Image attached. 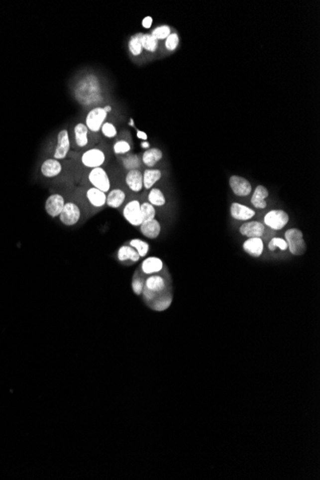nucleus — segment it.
Segmentation results:
<instances>
[{"label":"nucleus","mask_w":320,"mask_h":480,"mask_svg":"<svg viewBox=\"0 0 320 480\" xmlns=\"http://www.w3.org/2000/svg\"><path fill=\"white\" fill-rule=\"evenodd\" d=\"M165 290L166 280L161 275L152 274L149 275V277L145 280L144 290L142 293L144 295V299L147 302H153L157 298V295L162 293Z\"/></svg>","instance_id":"1"},{"label":"nucleus","mask_w":320,"mask_h":480,"mask_svg":"<svg viewBox=\"0 0 320 480\" xmlns=\"http://www.w3.org/2000/svg\"><path fill=\"white\" fill-rule=\"evenodd\" d=\"M288 249L295 256H302L307 251V244L303 232L298 228H290L285 232Z\"/></svg>","instance_id":"2"},{"label":"nucleus","mask_w":320,"mask_h":480,"mask_svg":"<svg viewBox=\"0 0 320 480\" xmlns=\"http://www.w3.org/2000/svg\"><path fill=\"white\" fill-rule=\"evenodd\" d=\"M290 221L289 214L281 209H272L264 217V225L268 228L278 231L285 228Z\"/></svg>","instance_id":"3"},{"label":"nucleus","mask_w":320,"mask_h":480,"mask_svg":"<svg viewBox=\"0 0 320 480\" xmlns=\"http://www.w3.org/2000/svg\"><path fill=\"white\" fill-rule=\"evenodd\" d=\"M89 181L94 188L101 190L105 193H108L110 191V179L106 170L102 167L90 170Z\"/></svg>","instance_id":"4"},{"label":"nucleus","mask_w":320,"mask_h":480,"mask_svg":"<svg viewBox=\"0 0 320 480\" xmlns=\"http://www.w3.org/2000/svg\"><path fill=\"white\" fill-rule=\"evenodd\" d=\"M107 114L104 108H94L86 117V126L91 132H98L101 130L103 124L106 122Z\"/></svg>","instance_id":"5"},{"label":"nucleus","mask_w":320,"mask_h":480,"mask_svg":"<svg viewBox=\"0 0 320 480\" xmlns=\"http://www.w3.org/2000/svg\"><path fill=\"white\" fill-rule=\"evenodd\" d=\"M59 219L61 223L66 227L75 226L81 219V209L74 202H65L64 209L59 216Z\"/></svg>","instance_id":"6"},{"label":"nucleus","mask_w":320,"mask_h":480,"mask_svg":"<svg viewBox=\"0 0 320 480\" xmlns=\"http://www.w3.org/2000/svg\"><path fill=\"white\" fill-rule=\"evenodd\" d=\"M140 202L138 200H132L125 205L123 209V216L125 220L132 227H140L143 223L141 215Z\"/></svg>","instance_id":"7"},{"label":"nucleus","mask_w":320,"mask_h":480,"mask_svg":"<svg viewBox=\"0 0 320 480\" xmlns=\"http://www.w3.org/2000/svg\"><path fill=\"white\" fill-rule=\"evenodd\" d=\"M81 161L82 164L90 169L102 167L106 162V154L99 148H92L82 154Z\"/></svg>","instance_id":"8"},{"label":"nucleus","mask_w":320,"mask_h":480,"mask_svg":"<svg viewBox=\"0 0 320 480\" xmlns=\"http://www.w3.org/2000/svg\"><path fill=\"white\" fill-rule=\"evenodd\" d=\"M71 142L69 139V132L67 129H62L58 133L57 146L54 152V158L57 160L64 159L70 151Z\"/></svg>","instance_id":"9"},{"label":"nucleus","mask_w":320,"mask_h":480,"mask_svg":"<svg viewBox=\"0 0 320 480\" xmlns=\"http://www.w3.org/2000/svg\"><path fill=\"white\" fill-rule=\"evenodd\" d=\"M229 185L232 192L237 197H247L252 192L251 183L246 178L240 176L230 177Z\"/></svg>","instance_id":"10"},{"label":"nucleus","mask_w":320,"mask_h":480,"mask_svg":"<svg viewBox=\"0 0 320 480\" xmlns=\"http://www.w3.org/2000/svg\"><path fill=\"white\" fill-rule=\"evenodd\" d=\"M265 225L257 221L244 222L240 227V233L247 238H261L265 233Z\"/></svg>","instance_id":"11"},{"label":"nucleus","mask_w":320,"mask_h":480,"mask_svg":"<svg viewBox=\"0 0 320 480\" xmlns=\"http://www.w3.org/2000/svg\"><path fill=\"white\" fill-rule=\"evenodd\" d=\"M65 201L61 194H53L45 202V211L52 218H58L64 209Z\"/></svg>","instance_id":"12"},{"label":"nucleus","mask_w":320,"mask_h":480,"mask_svg":"<svg viewBox=\"0 0 320 480\" xmlns=\"http://www.w3.org/2000/svg\"><path fill=\"white\" fill-rule=\"evenodd\" d=\"M256 214L255 210L238 202H233L230 206V215L236 221L247 222Z\"/></svg>","instance_id":"13"},{"label":"nucleus","mask_w":320,"mask_h":480,"mask_svg":"<svg viewBox=\"0 0 320 480\" xmlns=\"http://www.w3.org/2000/svg\"><path fill=\"white\" fill-rule=\"evenodd\" d=\"M163 267H164L163 261L160 258L154 257V256L146 258L141 264L142 272L146 275L157 274L163 269Z\"/></svg>","instance_id":"14"},{"label":"nucleus","mask_w":320,"mask_h":480,"mask_svg":"<svg viewBox=\"0 0 320 480\" xmlns=\"http://www.w3.org/2000/svg\"><path fill=\"white\" fill-rule=\"evenodd\" d=\"M40 172L43 177H48V178L58 177L63 172V166L61 164L60 160H57L55 158H49V159H46L41 164Z\"/></svg>","instance_id":"15"},{"label":"nucleus","mask_w":320,"mask_h":480,"mask_svg":"<svg viewBox=\"0 0 320 480\" xmlns=\"http://www.w3.org/2000/svg\"><path fill=\"white\" fill-rule=\"evenodd\" d=\"M139 228L142 235L151 240L156 239L161 232V226L159 222L155 219L143 222Z\"/></svg>","instance_id":"16"},{"label":"nucleus","mask_w":320,"mask_h":480,"mask_svg":"<svg viewBox=\"0 0 320 480\" xmlns=\"http://www.w3.org/2000/svg\"><path fill=\"white\" fill-rule=\"evenodd\" d=\"M243 249L248 255L258 258L264 252V241L262 238H247L243 241Z\"/></svg>","instance_id":"17"},{"label":"nucleus","mask_w":320,"mask_h":480,"mask_svg":"<svg viewBox=\"0 0 320 480\" xmlns=\"http://www.w3.org/2000/svg\"><path fill=\"white\" fill-rule=\"evenodd\" d=\"M126 184L134 193H138L143 189V173L138 169L128 171L126 176Z\"/></svg>","instance_id":"18"},{"label":"nucleus","mask_w":320,"mask_h":480,"mask_svg":"<svg viewBox=\"0 0 320 480\" xmlns=\"http://www.w3.org/2000/svg\"><path fill=\"white\" fill-rule=\"evenodd\" d=\"M269 190L264 185H258L251 197V204L257 209H265L268 206L266 199L269 197Z\"/></svg>","instance_id":"19"},{"label":"nucleus","mask_w":320,"mask_h":480,"mask_svg":"<svg viewBox=\"0 0 320 480\" xmlns=\"http://www.w3.org/2000/svg\"><path fill=\"white\" fill-rule=\"evenodd\" d=\"M86 197L90 204L95 208H101L104 205H106L107 193L101 190L90 187L86 193Z\"/></svg>","instance_id":"20"},{"label":"nucleus","mask_w":320,"mask_h":480,"mask_svg":"<svg viewBox=\"0 0 320 480\" xmlns=\"http://www.w3.org/2000/svg\"><path fill=\"white\" fill-rule=\"evenodd\" d=\"M117 258L120 262L125 263V262H131V263H136L139 261L140 256L138 255L137 251L131 247L130 245L126 244L122 245L117 252Z\"/></svg>","instance_id":"21"},{"label":"nucleus","mask_w":320,"mask_h":480,"mask_svg":"<svg viewBox=\"0 0 320 480\" xmlns=\"http://www.w3.org/2000/svg\"><path fill=\"white\" fill-rule=\"evenodd\" d=\"M125 200H126V193L122 189L116 188L107 193L106 204L111 208H119L123 205Z\"/></svg>","instance_id":"22"},{"label":"nucleus","mask_w":320,"mask_h":480,"mask_svg":"<svg viewBox=\"0 0 320 480\" xmlns=\"http://www.w3.org/2000/svg\"><path fill=\"white\" fill-rule=\"evenodd\" d=\"M163 157V152L158 148H152L146 150L142 155V162L143 164L149 168H153L158 161H160Z\"/></svg>","instance_id":"23"},{"label":"nucleus","mask_w":320,"mask_h":480,"mask_svg":"<svg viewBox=\"0 0 320 480\" xmlns=\"http://www.w3.org/2000/svg\"><path fill=\"white\" fill-rule=\"evenodd\" d=\"M89 131L84 123H78L74 126V138L79 148H85L89 144Z\"/></svg>","instance_id":"24"},{"label":"nucleus","mask_w":320,"mask_h":480,"mask_svg":"<svg viewBox=\"0 0 320 480\" xmlns=\"http://www.w3.org/2000/svg\"><path fill=\"white\" fill-rule=\"evenodd\" d=\"M162 177V173L157 169H147L143 172V187L151 190L154 184Z\"/></svg>","instance_id":"25"},{"label":"nucleus","mask_w":320,"mask_h":480,"mask_svg":"<svg viewBox=\"0 0 320 480\" xmlns=\"http://www.w3.org/2000/svg\"><path fill=\"white\" fill-rule=\"evenodd\" d=\"M148 202L154 207H161L166 204V198L163 192L158 188H152L148 194Z\"/></svg>","instance_id":"26"},{"label":"nucleus","mask_w":320,"mask_h":480,"mask_svg":"<svg viewBox=\"0 0 320 480\" xmlns=\"http://www.w3.org/2000/svg\"><path fill=\"white\" fill-rule=\"evenodd\" d=\"M143 33H136L133 36H131L128 40V50L132 56H140L143 52L142 47V42H141V37Z\"/></svg>","instance_id":"27"},{"label":"nucleus","mask_w":320,"mask_h":480,"mask_svg":"<svg viewBox=\"0 0 320 480\" xmlns=\"http://www.w3.org/2000/svg\"><path fill=\"white\" fill-rule=\"evenodd\" d=\"M141 42L143 50H146L150 53H154L158 48V40L151 35V34H142Z\"/></svg>","instance_id":"28"},{"label":"nucleus","mask_w":320,"mask_h":480,"mask_svg":"<svg viewBox=\"0 0 320 480\" xmlns=\"http://www.w3.org/2000/svg\"><path fill=\"white\" fill-rule=\"evenodd\" d=\"M128 245H130L137 251L140 258H145L150 250L149 243L146 240H141V239H132L129 240Z\"/></svg>","instance_id":"29"},{"label":"nucleus","mask_w":320,"mask_h":480,"mask_svg":"<svg viewBox=\"0 0 320 480\" xmlns=\"http://www.w3.org/2000/svg\"><path fill=\"white\" fill-rule=\"evenodd\" d=\"M141 215L143 222L145 221H150L155 219L156 211L154 205H152L150 202H143L140 204Z\"/></svg>","instance_id":"30"},{"label":"nucleus","mask_w":320,"mask_h":480,"mask_svg":"<svg viewBox=\"0 0 320 480\" xmlns=\"http://www.w3.org/2000/svg\"><path fill=\"white\" fill-rule=\"evenodd\" d=\"M172 31H171V27L168 25H160L155 27L153 32L151 33V35L154 37L155 39H157L158 41L159 40H165L170 35H171Z\"/></svg>","instance_id":"31"},{"label":"nucleus","mask_w":320,"mask_h":480,"mask_svg":"<svg viewBox=\"0 0 320 480\" xmlns=\"http://www.w3.org/2000/svg\"><path fill=\"white\" fill-rule=\"evenodd\" d=\"M269 250L275 251L276 248H279L281 251H286L288 249V243L285 239L280 237H275L269 240Z\"/></svg>","instance_id":"32"},{"label":"nucleus","mask_w":320,"mask_h":480,"mask_svg":"<svg viewBox=\"0 0 320 480\" xmlns=\"http://www.w3.org/2000/svg\"><path fill=\"white\" fill-rule=\"evenodd\" d=\"M103 135L107 138H114L117 135V128L110 122H105L101 127Z\"/></svg>","instance_id":"33"},{"label":"nucleus","mask_w":320,"mask_h":480,"mask_svg":"<svg viewBox=\"0 0 320 480\" xmlns=\"http://www.w3.org/2000/svg\"><path fill=\"white\" fill-rule=\"evenodd\" d=\"M130 149V144L126 140H118L113 145V152L116 154H126Z\"/></svg>","instance_id":"34"},{"label":"nucleus","mask_w":320,"mask_h":480,"mask_svg":"<svg viewBox=\"0 0 320 480\" xmlns=\"http://www.w3.org/2000/svg\"><path fill=\"white\" fill-rule=\"evenodd\" d=\"M179 44H180V37L177 33H171V35L165 39V47L167 50H176Z\"/></svg>","instance_id":"35"},{"label":"nucleus","mask_w":320,"mask_h":480,"mask_svg":"<svg viewBox=\"0 0 320 480\" xmlns=\"http://www.w3.org/2000/svg\"><path fill=\"white\" fill-rule=\"evenodd\" d=\"M144 283H145V280L143 279V277L141 276L140 274L136 273L135 276L133 277V280H132V291H134V293L136 295H140L143 292V290H144Z\"/></svg>","instance_id":"36"},{"label":"nucleus","mask_w":320,"mask_h":480,"mask_svg":"<svg viewBox=\"0 0 320 480\" xmlns=\"http://www.w3.org/2000/svg\"><path fill=\"white\" fill-rule=\"evenodd\" d=\"M124 164H125V167L128 169L129 171L135 170L137 165L139 166V160L137 159V157L135 155H128V157H127L124 160Z\"/></svg>","instance_id":"37"},{"label":"nucleus","mask_w":320,"mask_h":480,"mask_svg":"<svg viewBox=\"0 0 320 480\" xmlns=\"http://www.w3.org/2000/svg\"><path fill=\"white\" fill-rule=\"evenodd\" d=\"M153 22H154L153 17L150 16V15H148V16H145V17L143 18V20H142V26H143V28H145V29H150V28L152 27V25H153Z\"/></svg>","instance_id":"38"},{"label":"nucleus","mask_w":320,"mask_h":480,"mask_svg":"<svg viewBox=\"0 0 320 480\" xmlns=\"http://www.w3.org/2000/svg\"><path fill=\"white\" fill-rule=\"evenodd\" d=\"M136 136L141 140H144V141H147L148 139V135L145 131H142V130H137L136 132Z\"/></svg>","instance_id":"39"},{"label":"nucleus","mask_w":320,"mask_h":480,"mask_svg":"<svg viewBox=\"0 0 320 480\" xmlns=\"http://www.w3.org/2000/svg\"><path fill=\"white\" fill-rule=\"evenodd\" d=\"M141 146H142V148L146 149V148H149V146H150V145H149V143H148L147 141H144V142L142 143V145H141Z\"/></svg>","instance_id":"40"},{"label":"nucleus","mask_w":320,"mask_h":480,"mask_svg":"<svg viewBox=\"0 0 320 480\" xmlns=\"http://www.w3.org/2000/svg\"><path fill=\"white\" fill-rule=\"evenodd\" d=\"M104 110L106 111V113H107V114H108V113H110V112H111V107L107 106V107H105V108H104Z\"/></svg>","instance_id":"41"}]
</instances>
